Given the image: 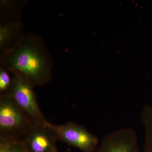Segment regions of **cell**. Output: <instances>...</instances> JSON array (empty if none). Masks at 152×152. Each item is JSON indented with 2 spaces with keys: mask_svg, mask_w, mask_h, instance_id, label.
Wrapping results in <instances>:
<instances>
[{
  "mask_svg": "<svg viewBox=\"0 0 152 152\" xmlns=\"http://www.w3.org/2000/svg\"><path fill=\"white\" fill-rule=\"evenodd\" d=\"M4 62L30 82L40 83L50 73L49 59L42 48L32 40L22 41L8 50Z\"/></svg>",
  "mask_w": 152,
  "mask_h": 152,
  "instance_id": "cell-1",
  "label": "cell"
},
{
  "mask_svg": "<svg viewBox=\"0 0 152 152\" xmlns=\"http://www.w3.org/2000/svg\"><path fill=\"white\" fill-rule=\"evenodd\" d=\"M45 124L64 141L83 152H94L99 145L96 136L79 125L69 124L57 126L47 123Z\"/></svg>",
  "mask_w": 152,
  "mask_h": 152,
  "instance_id": "cell-2",
  "label": "cell"
},
{
  "mask_svg": "<svg viewBox=\"0 0 152 152\" xmlns=\"http://www.w3.org/2000/svg\"><path fill=\"white\" fill-rule=\"evenodd\" d=\"M94 152H141L135 131L132 128L125 127L107 133Z\"/></svg>",
  "mask_w": 152,
  "mask_h": 152,
  "instance_id": "cell-3",
  "label": "cell"
},
{
  "mask_svg": "<svg viewBox=\"0 0 152 152\" xmlns=\"http://www.w3.org/2000/svg\"><path fill=\"white\" fill-rule=\"evenodd\" d=\"M14 73L15 75L11 86V93L16 103L33 118L42 119V114L29 81L18 73Z\"/></svg>",
  "mask_w": 152,
  "mask_h": 152,
  "instance_id": "cell-4",
  "label": "cell"
},
{
  "mask_svg": "<svg viewBox=\"0 0 152 152\" xmlns=\"http://www.w3.org/2000/svg\"><path fill=\"white\" fill-rule=\"evenodd\" d=\"M23 122V116L13 102L7 98L2 99L0 104L1 130L16 129L21 126Z\"/></svg>",
  "mask_w": 152,
  "mask_h": 152,
  "instance_id": "cell-5",
  "label": "cell"
},
{
  "mask_svg": "<svg viewBox=\"0 0 152 152\" xmlns=\"http://www.w3.org/2000/svg\"><path fill=\"white\" fill-rule=\"evenodd\" d=\"M49 134L44 130L33 131L27 140L28 150L31 152H50L53 151V138Z\"/></svg>",
  "mask_w": 152,
  "mask_h": 152,
  "instance_id": "cell-6",
  "label": "cell"
},
{
  "mask_svg": "<svg viewBox=\"0 0 152 152\" xmlns=\"http://www.w3.org/2000/svg\"><path fill=\"white\" fill-rule=\"evenodd\" d=\"M140 118L145 133L143 147L141 152H152V105H144Z\"/></svg>",
  "mask_w": 152,
  "mask_h": 152,
  "instance_id": "cell-7",
  "label": "cell"
},
{
  "mask_svg": "<svg viewBox=\"0 0 152 152\" xmlns=\"http://www.w3.org/2000/svg\"><path fill=\"white\" fill-rule=\"evenodd\" d=\"M18 23L2 25L0 27V47L3 49L12 40L20 28Z\"/></svg>",
  "mask_w": 152,
  "mask_h": 152,
  "instance_id": "cell-8",
  "label": "cell"
},
{
  "mask_svg": "<svg viewBox=\"0 0 152 152\" xmlns=\"http://www.w3.org/2000/svg\"><path fill=\"white\" fill-rule=\"evenodd\" d=\"M10 77L5 69H1L0 70V91L3 92L7 91L12 86Z\"/></svg>",
  "mask_w": 152,
  "mask_h": 152,
  "instance_id": "cell-9",
  "label": "cell"
},
{
  "mask_svg": "<svg viewBox=\"0 0 152 152\" xmlns=\"http://www.w3.org/2000/svg\"><path fill=\"white\" fill-rule=\"evenodd\" d=\"M11 151L12 152H27L24 149H23L22 148L17 145L15 144L11 143Z\"/></svg>",
  "mask_w": 152,
  "mask_h": 152,
  "instance_id": "cell-10",
  "label": "cell"
}]
</instances>
